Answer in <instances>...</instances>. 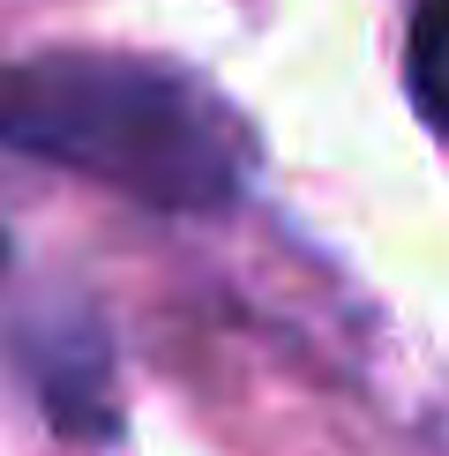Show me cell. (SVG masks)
Returning a JSON list of instances; mask_svg holds the SVG:
<instances>
[{
  "instance_id": "6da1fadb",
  "label": "cell",
  "mask_w": 449,
  "mask_h": 456,
  "mask_svg": "<svg viewBox=\"0 0 449 456\" xmlns=\"http://www.w3.org/2000/svg\"><path fill=\"white\" fill-rule=\"evenodd\" d=\"M0 142L158 210H224L255 165L248 120L210 83L127 53H45L0 68Z\"/></svg>"
},
{
  "instance_id": "7a4b0ae2",
  "label": "cell",
  "mask_w": 449,
  "mask_h": 456,
  "mask_svg": "<svg viewBox=\"0 0 449 456\" xmlns=\"http://www.w3.org/2000/svg\"><path fill=\"white\" fill-rule=\"evenodd\" d=\"M404 83H412V105L435 127H449V0H420L412 45H404Z\"/></svg>"
}]
</instances>
